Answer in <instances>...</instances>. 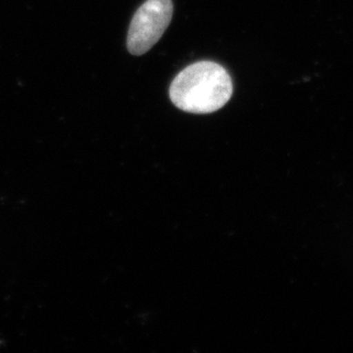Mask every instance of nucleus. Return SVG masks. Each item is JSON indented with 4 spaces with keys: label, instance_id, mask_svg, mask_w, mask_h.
I'll use <instances>...</instances> for the list:
<instances>
[{
    "label": "nucleus",
    "instance_id": "obj_1",
    "mask_svg": "<svg viewBox=\"0 0 353 353\" xmlns=\"http://www.w3.org/2000/svg\"><path fill=\"white\" fill-rule=\"evenodd\" d=\"M234 85L225 68L212 61H200L174 78L170 97L175 107L190 114H212L229 102Z\"/></svg>",
    "mask_w": 353,
    "mask_h": 353
},
{
    "label": "nucleus",
    "instance_id": "obj_2",
    "mask_svg": "<svg viewBox=\"0 0 353 353\" xmlns=\"http://www.w3.org/2000/svg\"><path fill=\"white\" fill-rule=\"evenodd\" d=\"M172 0H147L130 22L127 48L132 55L147 53L163 37L173 17Z\"/></svg>",
    "mask_w": 353,
    "mask_h": 353
}]
</instances>
